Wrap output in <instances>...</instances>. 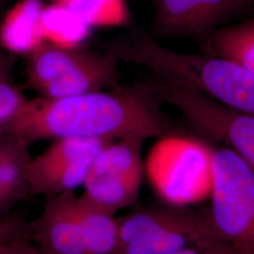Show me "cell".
Listing matches in <instances>:
<instances>
[{"instance_id": "12", "label": "cell", "mask_w": 254, "mask_h": 254, "mask_svg": "<svg viewBox=\"0 0 254 254\" xmlns=\"http://www.w3.org/2000/svg\"><path fill=\"white\" fill-rule=\"evenodd\" d=\"M120 62L117 54L110 49L104 54L95 53L73 73L46 85L38 93L41 97L58 99L113 88L118 85Z\"/></svg>"}, {"instance_id": "22", "label": "cell", "mask_w": 254, "mask_h": 254, "mask_svg": "<svg viewBox=\"0 0 254 254\" xmlns=\"http://www.w3.org/2000/svg\"><path fill=\"white\" fill-rule=\"evenodd\" d=\"M26 239L27 237L15 242L0 254H42L39 250L29 245Z\"/></svg>"}, {"instance_id": "19", "label": "cell", "mask_w": 254, "mask_h": 254, "mask_svg": "<svg viewBox=\"0 0 254 254\" xmlns=\"http://www.w3.org/2000/svg\"><path fill=\"white\" fill-rule=\"evenodd\" d=\"M27 225L19 214L0 219V254L19 240L27 237Z\"/></svg>"}, {"instance_id": "14", "label": "cell", "mask_w": 254, "mask_h": 254, "mask_svg": "<svg viewBox=\"0 0 254 254\" xmlns=\"http://www.w3.org/2000/svg\"><path fill=\"white\" fill-rule=\"evenodd\" d=\"M28 146L18 136H0V211L29 194Z\"/></svg>"}, {"instance_id": "4", "label": "cell", "mask_w": 254, "mask_h": 254, "mask_svg": "<svg viewBox=\"0 0 254 254\" xmlns=\"http://www.w3.org/2000/svg\"><path fill=\"white\" fill-rule=\"evenodd\" d=\"M212 151L186 135L160 138L144 165V173L160 200L178 208L208 200Z\"/></svg>"}, {"instance_id": "15", "label": "cell", "mask_w": 254, "mask_h": 254, "mask_svg": "<svg viewBox=\"0 0 254 254\" xmlns=\"http://www.w3.org/2000/svg\"><path fill=\"white\" fill-rule=\"evenodd\" d=\"M44 9L39 0H25L0 28L1 46L16 54L27 55L44 42L42 27Z\"/></svg>"}, {"instance_id": "21", "label": "cell", "mask_w": 254, "mask_h": 254, "mask_svg": "<svg viewBox=\"0 0 254 254\" xmlns=\"http://www.w3.org/2000/svg\"><path fill=\"white\" fill-rule=\"evenodd\" d=\"M14 59L0 45V80L12 83Z\"/></svg>"}, {"instance_id": "23", "label": "cell", "mask_w": 254, "mask_h": 254, "mask_svg": "<svg viewBox=\"0 0 254 254\" xmlns=\"http://www.w3.org/2000/svg\"><path fill=\"white\" fill-rule=\"evenodd\" d=\"M240 1L245 5L247 8H248V7H250V6H252V5H254V0H240Z\"/></svg>"}, {"instance_id": "8", "label": "cell", "mask_w": 254, "mask_h": 254, "mask_svg": "<svg viewBox=\"0 0 254 254\" xmlns=\"http://www.w3.org/2000/svg\"><path fill=\"white\" fill-rule=\"evenodd\" d=\"M109 142L111 140L84 137L55 139L29 161V194L47 197L73 192L84 185L93 161Z\"/></svg>"}, {"instance_id": "5", "label": "cell", "mask_w": 254, "mask_h": 254, "mask_svg": "<svg viewBox=\"0 0 254 254\" xmlns=\"http://www.w3.org/2000/svg\"><path fill=\"white\" fill-rule=\"evenodd\" d=\"M142 81L162 105L178 109L193 132L203 139L223 143L254 171V115L230 109L181 84L154 75Z\"/></svg>"}, {"instance_id": "20", "label": "cell", "mask_w": 254, "mask_h": 254, "mask_svg": "<svg viewBox=\"0 0 254 254\" xmlns=\"http://www.w3.org/2000/svg\"><path fill=\"white\" fill-rule=\"evenodd\" d=\"M165 254H240L224 241H216L202 245L191 246Z\"/></svg>"}, {"instance_id": "2", "label": "cell", "mask_w": 254, "mask_h": 254, "mask_svg": "<svg viewBox=\"0 0 254 254\" xmlns=\"http://www.w3.org/2000/svg\"><path fill=\"white\" fill-rule=\"evenodd\" d=\"M120 61L137 64L164 80L181 84L230 109L254 115V74L226 58L176 52L142 30L109 43Z\"/></svg>"}, {"instance_id": "10", "label": "cell", "mask_w": 254, "mask_h": 254, "mask_svg": "<svg viewBox=\"0 0 254 254\" xmlns=\"http://www.w3.org/2000/svg\"><path fill=\"white\" fill-rule=\"evenodd\" d=\"M33 235L42 254H89L74 208L73 192L46 197Z\"/></svg>"}, {"instance_id": "11", "label": "cell", "mask_w": 254, "mask_h": 254, "mask_svg": "<svg viewBox=\"0 0 254 254\" xmlns=\"http://www.w3.org/2000/svg\"><path fill=\"white\" fill-rule=\"evenodd\" d=\"M95 53L79 46H64L45 40L27 56V85L38 92L88 63Z\"/></svg>"}, {"instance_id": "13", "label": "cell", "mask_w": 254, "mask_h": 254, "mask_svg": "<svg viewBox=\"0 0 254 254\" xmlns=\"http://www.w3.org/2000/svg\"><path fill=\"white\" fill-rule=\"evenodd\" d=\"M74 208L89 254H116L119 229L115 212L96 203L85 194L74 196Z\"/></svg>"}, {"instance_id": "6", "label": "cell", "mask_w": 254, "mask_h": 254, "mask_svg": "<svg viewBox=\"0 0 254 254\" xmlns=\"http://www.w3.org/2000/svg\"><path fill=\"white\" fill-rule=\"evenodd\" d=\"M118 229L116 254H165L223 241L211 224L207 212L173 206L132 212L119 218Z\"/></svg>"}, {"instance_id": "1", "label": "cell", "mask_w": 254, "mask_h": 254, "mask_svg": "<svg viewBox=\"0 0 254 254\" xmlns=\"http://www.w3.org/2000/svg\"><path fill=\"white\" fill-rule=\"evenodd\" d=\"M162 104L142 80L109 91L26 100L5 125L6 134L28 145L46 138L117 140L128 136L164 138L185 135L165 114Z\"/></svg>"}, {"instance_id": "24", "label": "cell", "mask_w": 254, "mask_h": 254, "mask_svg": "<svg viewBox=\"0 0 254 254\" xmlns=\"http://www.w3.org/2000/svg\"><path fill=\"white\" fill-rule=\"evenodd\" d=\"M5 134V125H0V136H4Z\"/></svg>"}, {"instance_id": "18", "label": "cell", "mask_w": 254, "mask_h": 254, "mask_svg": "<svg viewBox=\"0 0 254 254\" xmlns=\"http://www.w3.org/2000/svg\"><path fill=\"white\" fill-rule=\"evenodd\" d=\"M26 100L12 83L0 80V125H6Z\"/></svg>"}, {"instance_id": "3", "label": "cell", "mask_w": 254, "mask_h": 254, "mask_svg": "<svg viewBox=\"0 0 254 254\" xmlns=\"http://www.w3.org/2000/svg\"><path fill=\"white\" fill-rule=\"evenodd\" d=\"M207 212L219 237L240 254H254V171L228 147L212 151Z\"/></svg>"}, {"instance_id": "9", "label": "cell", "mask_w": 254, "mask_h": 254, "mask_svg": "<svg viewBox=\"0 0 254 254\" xmlns=\"http://www.w3.org/2000/svg\"><path fill=\"white\" fill-rule=\"evenodd\" d=\"M154 38L189 37L202 42L240 11V0H154Z\"/></svg>"}, {"instance_id": "16", "label": "cell", "mask_w": 254, "mask_h": 254, "mask_svg": "<svg viewBox=\"0 0 254 254\" xmlns=\"http://www.w3.org/2000/svg\"><path fill=\"white\" fill-rule=\"evenodd\" d=\"M200 49L241 64L254 74V19L218 27L200 42Z\"/></svg>"}, {"instance_id": "17", "label": "cell", "mask_w": 254, "mask_h": 254, "mask_svg": "<svg viewBox=\"0 0 254 254\" xmlns=\"http://www.w3.org/2000/svg\"><path fill=\"white\" fill-rule=\"evenodd\" d=\"M88 27L123 24L127 13L122 0H58Z\"/></svg>"}, {"instance_id": "7", "label": "cell", "mask_w": 254, "mask_h": 254, "mask_svg": "<svg viewBox=\"0 0 254 254\" xmlns=\"http://www.w3.org/2000/svg\"><path fill=\"white\" fill-rule=\"evenodd\" d=\"M145 140L141 136H128L109 142L91 165L83 185L84 194L115 213L134 205L144 175Z\"/></svg>"}]
</instances>
